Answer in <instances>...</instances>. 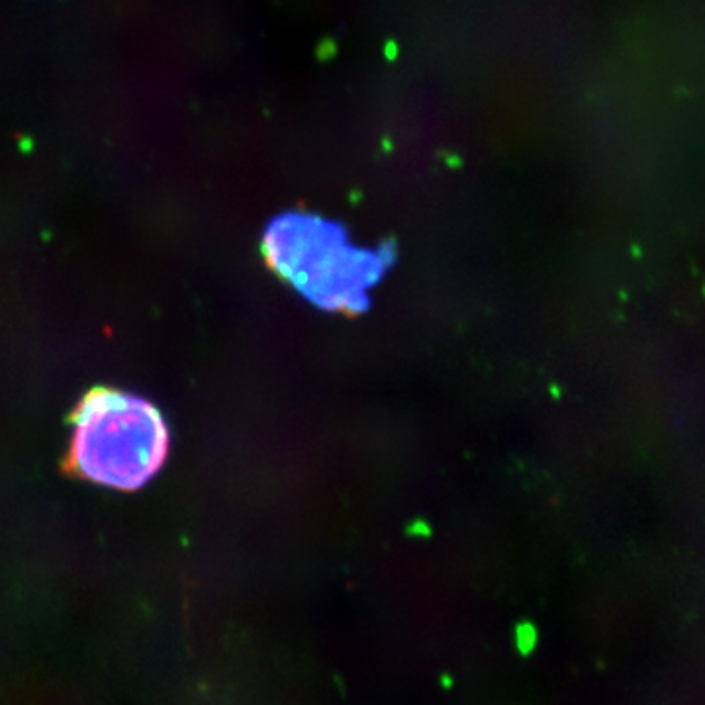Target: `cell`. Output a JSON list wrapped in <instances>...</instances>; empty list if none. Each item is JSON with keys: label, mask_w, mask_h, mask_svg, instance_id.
Here are the masks:
<instances>
[{"label": "cell", "mask_w": 705, "mask_h": 705, "mask_svg": "<svg viewBox=\"0 0 705 705\" xmlns=\"http://www.w3.org/2000/svg\"><path fill=\"white\" fill-rule=\"evenodd\" d=\"M266 261L310 302L333 312H360L368 290L390 265V251L360 249L345 229L308 214L273 219L263 237Z\"/></svg>", "instance_id": "7a4b0ae2"}, {"label": "cell", "mask_w": 705, "mask_h": 705, "mask_svg": "<svg viewBox=\"0 0 705 705\" xmlns=\"http://www.w3.org/2000/svg\"><path fill=\"white\" fill-rule=\"evenodd\" d=\"M67 469L114 490H137L163 466L169 429L145 398L116 388L86 392L70 417Z\"/></svg>", "instance_id": "6da1fadb"}]
</instances>
